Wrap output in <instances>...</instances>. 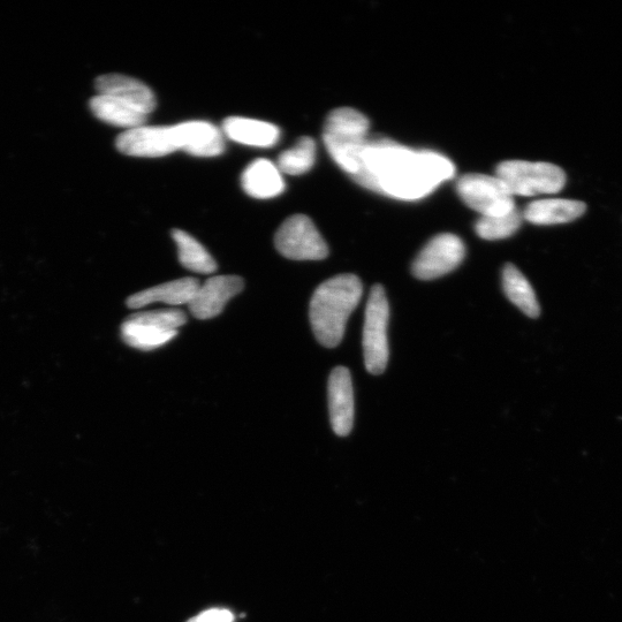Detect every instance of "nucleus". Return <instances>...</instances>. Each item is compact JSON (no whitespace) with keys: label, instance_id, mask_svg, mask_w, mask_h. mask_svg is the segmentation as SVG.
Returning <instances> with one entry per match:
<instances>
[{"label":"nucleus","instance_id":"14","mask_svg":"<svg viewBox=\"0 0 622 622\" xmlns=\"http://www.w3.org/2000/svg\"><path fill=\"white\" fill-rule=\"evenodd\" d=\"M95 88L100 95L115 97L144 115L148 116L156 109L154 91L138 79L123 74H105L96 79Z\"/></svg>","mask_w":622,"mask_h":622},{"label":"nucleus","instance_id":"20","mask_svg":"<svg viewBox=\"0 0 622 622\" xmlns=\"http://www.w3.org/2000/svg\"><path fill=\"white\" fill-rule=\"evenodd\" d=\"M503 287L506 297L517 306L523 314L537 318L541 314L540 303L527 278L513 264H506L503 270Z\"/></svg>","mask_w":622,"mask_h":622},{"label":"nucleus","instance_id":"9","mask_svg":"<svg viewBox=\"0 0 622 622\" xmlns=\"http://www.w3.org/2000/svg\"><path fill=\"white\" fill-rule=\"evenodd\" d=\"M466 255V247L457 235L439 234L428 242L413 264L417 279L434 280L457 269Z\"/></svg>","mask_w":622,"mask_h":622},{"label":"nucleus","instance_id":"12","mask_svg":"<svg viewBox=\"0 0 622 622\" xmlns=\"http://www.w3.org/2000/svg\"><path fill=\"white\" fill-rule=\"evenodd\" d=\"M178 150L196 157H216L225 150V136L208 121H186L173 126Z\"/></svg>","mask_w":622,"mask_h":622},{"label":"nucleus","instance_id":"4","mask_svg":"<svg viewBox=\"0 0 622 622\" xmlns=\"http://www.w3.org/2000/svg\"><path fill=\"white\" fill-rule=\"evenodd\" d=\"M187 322L184 311L164 309L134 314L121 325V338L140 351H154L178 336Z\"/></svg>","mask_w":622,"mask_h":622},{"label":"nucleus","instance_id":"5","mask_svg":"<svg viewBox=\"0 0 622 622\" xmlns=\"http://www.w3.org/2000/svg\"><path fill=\"white\" fill-rule=\"evenodd\" d=\"M496 176L513 196L556 194L566 184L559 166L543 162L506 161L498 165Z\"/></svg>","mask_w":622,"mask_h":622},{"label":"nucleus","instance_id":"15","mask_svg":"<svg viewBox=\"0 0 622 622\" xmlns=\"http://www.w3.org/2000/svg\"><path fill=\"white\" fill-rule=\"evenodd\" d=\"M222 132L234 142L256 148H271L280 139V130L276 125L244 117L226 118Z\"/></svg>","mask_w":622,"mask_h":622},{"label":"nucleus","instance_id":"22","mask_svg":"<svg viewBox=\"0 0 622 622\" xmlns=\"http://www.w3.org/2000/svg\"><path fill=\"white\" fill-rule=\"evenodd\" d=\"M316 161V142L305 136L291 149L278 157L277 168L288 176H301L313 169Z\"/></svg>","mask_w":622,"mask_h":622},{"label":"nucleus","instance_id":"8","mask_svg":"<svg viewBox=\"0 0 622 622\" xmlns=\"http://www.w3.org/2000/svg\"><path fill=\"white\" fill-rule=\"evenodd\" d=\"M457 191L461 200L482 217L504 215L517 209L513 195L497 176L466 174L458 181Z\"/></svg>","mask_w":622,"mask_h":622},{"label":"nucleus","instance_id":"13","mask_svg":"<svg viewBox=\"0 0 622 622\" xmlns=\"http://www.w3.org/2000/svg\"><path fill=\"white\" fill-rule=\"evenodd\" d=\"M329 408L333 431L340 437L351 434L354 424V391L350 370L337 367L329 379Z\"/></svg>","mask_w":622,"mask_h":622},{"label":"nucleus","instance_id":"1","mask_svg":"<svg viewBox=\"0 0 622 622\" xmlns=\"http://www.w3.org/2000/svg\"><path fill=\"white\" fill-rule=\"evenodd\" d=\"M454 165L435 151H415L391 140H370L353 179L376 193L419 200L454 176Z\"/></svg>","mask_w":622,"mask_h":622},{"label":"nucleus","instance_id":"16","mask_svg":"<svg viewBox=\"0 0 622 622\" xmlns=\"http://www.w3.org/2000/svg\"><path fill=\"white\" fill-rule=\"evenodd\" d=\"M241 186L247 195L260 200L273 199L286 188L282 172L265 158L256 159L247 166L241 176Z\"/></svg>","mask_w":622,"mask_h":622},{"label":"nucleus","instance_id":"24","mask_svg":"<svg viewBox=\"0 0 622 622\" xmlns=\"http://www.w3.org/2000/svg\"><path fill=\"white\" fill-rule=\"evenodd\" d=\"M188 622H234V614L226 609H210Z\"/></svg>","mask_w":622,"mask_h":622},{"label":"nucleus","instance_id":"17","mask_svg":"<svg viewBox=\"0 0 622 622\" xmlns=\"http://www.w3.org/2000/svg\"><path fill=\"white\" fill-rule=\"evenodd\" d=\"M199 287L200 282L196 278L173 280V282L151 287L146 291L133 294L132 297L127 299V307L140 309L155 302H164L166 305L171 306L189 305Z\"/></svg>","mask_w":622,"mask_h":622},{"label":"nucleus","instance_id":"18","mask_svg":"<svg viewBox=\"0 0 622 622\" xmlns=\"http://www.w3.org/2000/svg\"><path fill=\"white\" fill-rule=\"evenodd\" d=\"M586 210V204L580 201L548 199L530 203L522 216L535 225H558L575 221Z\"/></svg>","mask_w":622,"mask_h":622},{"label":"nucleus","instance_id":"2","mask_svg":"<svg viewBox=\"0 0 622 622\" xmlns=\"http://www.w3.org/2000/svg\"><path fill=\"white\" fill-rule=\"evenodd\" d=\"M361 280L340 275L317 287L310 301V323L314 335L324 347L335 348L343 340L348 318L362 298Z\"/></svg>","mask_w":622,"mask_h":622},{"label":"nucleus","instance_id":"21","mask_svg":"<svg viewBox=\"0 0 622 622\" xmlns=\"http://www.w3.org/2000/svg\"><path fill=\"white\" fill-rule=\"evenodd\" d=\"M172 238L178 246L179 261L188 270L202 275L217 271V263L199 241L182 230H173Z\"/></svg>","mask_w":622,"mask_h":622},{"label":"nucleus","instance_id":"6","mask_svg":"<svg viewBox=\"0 0 622 622\" xmlns=\"http://www.w3.org/2000/svg\"><path fill=\"white\" fill-rule=\"evenodd\" d=\"M390 307L382 285L371 288L363 326L364 364L370 374L381 375L389 362Z\"/></svg>","mask_w":622,"mask_h":622},{"label":"nucleus","instance_id":"3","mask_svg":"<svg viewBox=\"0 0 622 622\" xmlns=\"http://www.w3.org/2000/svg\"><path fill=\"white\" fill-rule=\"evenodd\" d=\"M369 123L359 117L341 116L324 126L323 141L333 161L352 178L362 168L363 151L369 138Z\"/></svg>","mask_w":622,"mask_h":622},{"label":"nucleus","instance_id":"11","mask_svg":"<svg viewBox=\"0 0 622 622\" xmlns=\"http://www.w3.org/2000/svg\"><path fill=\"white\" fill-rule=\"evenodd\" d=\"M244 279L238 276L211 277L200 285L188 307L197 320H210L222 313L226 303L244 291Z\"/></svg>","mask_w":622,"mask_h":622},{"label":"nucleus","instance_id":"19","mask_svg":"<svg viewBox=\"0 0 622 622\" xmlns=\"http://www.w3.org/2000/svg\"><path fill=\"white\" fill-rule=\"evenodd\" d=\"M89 105L94 115L103 123L123 127L126 130L144 126L148 118L130 104L111 96L97 95L91 98Z\"/></svg>","mask_w":622,"mask_h":622},{"label":"nucleus","instance_id":"10","mask_svg":"<svg viewBox=\"0 0 622 622\" xmlns=\"http://www.w3.org/2000/svg\"><path fill=\"white\" fill-rule=\"evenodd\" d=\"M121 154L133 157H164L178 151L173 126H141L121 133L116 140Z\"/></svg>","mask_w":622,"mask_h":622},{"label":"nucleus","instance_id":"7","mask_svg":"<svg viewBox=\"0 0 622 622\" xmlns=\"http://www.w3.org/2000/svg\"><path fill=\"white\" fill-rule=\"evenodd\" d=\"M275 245L280 254L294 261H321L329 256L321 233L305 215L287 218L276 233Z\"/></svg>","mask_w":622,"mask_h":622},{"label":"nucleus","instance_id":"23","mask_svg":"<svg viewBox=\"0 0 622 622\" xmlns=\"http://www.w3.org/2000/svg\"><path fill=\"white\" fill-rule=\"evenodd\" d=\"M523 216L518 209L499 216L481 217L475 231L484 240H502L512 237L520 229Z\"/></svg>","mask_w":622,"mask_h":622}]
</instances>
